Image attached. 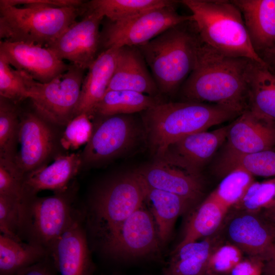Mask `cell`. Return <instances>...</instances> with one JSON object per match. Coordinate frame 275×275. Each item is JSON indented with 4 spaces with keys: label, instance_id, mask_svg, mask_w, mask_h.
Masks as SVG:
<instances>
[{
    "label": "cell",
    "instance_id": "ffe728a7",
    "mask_svg": "<svg viewBox=\"0 0 275 275\" xmlns=\"http://www.w3.org/2000/svg\"><path fill=\"white\" fill-rule=\"evenodd\" d=\"M225 152L245 154L275 147V126L262 121L248 109L229 125Z\"/></svg>",
    "mask_w": 275,
    "mask_h": 275
},
{
    "label": "cell",
    "instance_id": "d6986e66",
    "mask_svg": "<svg viewBox=\"0 0 275 275\" xmlns=\"http://www.w3.org/2000/svg\"><path fill=\"white\" fill-rule=\"evenodd\" d=\"M110 90H128L159 97L156 82L138 47L120 48L115 71L106 91Z\"/></svg>",
    "mask_w": 275,
    "mask_h": 275
},
{
    "label": "cell",
    "instance_id": "5b68a950",
    "mask_svg": "<svg viewBox=\"0 0 275 275\" xmlns=\"http://www.w3.org/2000/svg\"><path fill=\"white\" fill-rule=\"evenodd\" d=\"M179 2L191 11L203 43L228 57L266 64L254 50L242 14L231 1Z\"/></svg>",
    "mask_w": 275,
    "mask_h": 275
},
{
    "label": "cell",
    "instance_id": "83f0119b",
    "mask_svg": "<svg viewBox=\"0 0 275 275\" xmlns=\"http://www.w3.org/2000/svg\"><path fill=\"white\" fill-rule=\"evenodd\" d=\"M178 2L173 0H92L85 2L84 6L85 13H94L111 22H117L146 11L172 5Z\"/></svg>",
    "mask_w": 275,
    "mask_h": 275
},
{
    "label": "cell",
    "instance_id": "4fadbf2b",
    "mask_svg": "<svg viewBox=\"0 0 275 275\" xmlns=\"http://www.w3.org/2000/svg\"><path fill=\"white\" fill-rule=\"evenodd\" d=\"M71 24L48 47L62 60L88 69L100 54V25L103 18L85 13Z\"/></svg>",
    "mask_w": 275,
    "mask_h": 275
},
{
    "label": "cell",
    "instance_id": "6da1fadb",
    "mask_svg": "<svg viewBox=\"0 0 275 275\" xmlns=\"http://www.w3.org/2000/svg\"><path fill=\"white\" fill-rule=\"evenodd\" d=\"M223 55L203 43L196 65L180 87L187 101L222 105L239 114L248 109L251 61Z\"/></svg>",
    "mask_w": 275,
    "mask_h": 275
},
{
    "label": "cell",
    "instance_id": "ab89813d",
    "mask_svg": "<svg viewBox=\"0 0 275 275\" xmlns=\"http://www.w3.org/2000/svg\"><path fill=\"white\" fill-rule=\"evenodd\" d=\"M58 271L50 256L24 268L14 275H58Z\"/></svg>",
    "mask_w": 275,
    "mask_h": 275
},
{
    "label": "cell",
    "instance_id": "ba28073f",
    "mask_svg": "<svg viewBox=\"0 0 275 275\" xmlns=\"http://www.w3.org/2000/svg\"><path fill=\"white\" fill-rule=\"evenodd\" d=\"M85 70L71 64L66 72L47 83L39 82L23 72L28 98L36 114L48 123L66 126L75 116Z\"/></svg>",
    "mask_w": 275,
    "mask_h": 275
},
{
    "label": "cell",
    "instance_id": "277c9868",
    "mask_svg": "<svg viewBox=\"0 0 275 275\" xmlns=\"http://www.w3.org/2000/svg\"><path fill=\"white\" fill-rule=\"evenodd\" d=\"M203 43L193 21L170 28L137 46L160 93H174L194 69Z\"/></svg>",
    "mask_w": 275,
    "mask_h": 275
},
{
    "label": "cell",
    "instance_id": "60d3db41",
    "mask_svg": "<svg viewBox=\"0 0 275 275\" xmlns=\"http://www.w3.org/2000/svg\"><path fill=\"white\" fill-rule=\"evenodd\" d=\"M259 213L267 223L275 231V206Z\"/></svg>",
    "mask_w": 275,
    "mask_h": 275
},
{
    "label": "cell",
    "instance_id": "ac0fdd59",
    "mask_svg": "<svg viewBox=\"0 0 275 275\" xmlns=\"http://www.w3.org/2000/svg\"><path fill=\"white\" fill-rule=\"evenodd\" d=\"M229 128V125L187 135L170 146L164 154L190 173L200 176L201 168L226 140Z\"/></svg>",
    "mask_w": 275,
    "mask_h": 275
},
{
    "label": "cell",
    "instance_id": "f546056e",
    "mask_svg": "<svg viewBox=\"0 0 275 275\" xmlns=\"http://www.w3.org/2000/svg\"><path fill=\"white\" fill-rule=\"evenodd\" d=\"M159 97L128 90L106 91L97 105L94 115L108 116L142 112L160 102Z\"/></svg>",
    "mask_w": 275,
    "mask_h": 275
},
{
    "label": "cell",
    "instance_id": "8d00e7d4",
    "mask_svg": "<svg viewBox=\"0 0 275 275\" xmlns=\"http://www.w3.org/2000/svg\"><path fill=\"white\" fill-rule=\"evenodd\" d=\"M23 202L0 195L1 234L18 241L20 236L21 211Z\"/></svg>",
    "mask_w": 275,
    "mask_h": 275
},
{
    "label": "cell",
    "instance_id": "1f68e13d",
    "mask_svg": "<svg viewBox=\"0 0 275 275\" xmlns=\"http://www.w3.org/2000/svg\"><path fill=\"white\" fill-rule=\"evenodd\" d=\"M19 126L14 102L0 96V160L15 163Z\"/></svg>",
    "mask_w": 275,
    "mask_h": 275
},
{
    "label": "cell",
    "instance_id": "603a6c76",
    "mask_svg": "<svg viewBox=\"0 0 275 275\" xmlns=\"http://www.w3.org/2000/svg\"><path fill=\"white\" fill-rule=\"evenodd\" d=\"M82 163L80 154L58 157L50 165L42 166L26 175L23 181L24 200L43 190L55 193L66 189Z\"/></svg>",
    "mask_w": 275,
    "mask_h": 275
},
{
    "label": "cell",
    "instance_id": "3957f363",
    "mask_svg": "<svg viewBox=\"0 0 275 275\" xmlns=\"http://www.w3.org/2000/svg\"><path fill=\"white\" fill-rule=\"evenodd\" d=\"M142 113L145 137L155 158L180 139L240 115L222 105L190 101L161 102Z\"/></svg>",
    "mask_w": 275,
    "mask_h": 275
},
{
    "label": "cell",
    "instance_id": "e0dca14e",
    "mask_svg": "<svg viewBox=\"0 0 275 275\" xmlns=\"http://www.w3.org/2000/svg\"><path fill=\"white\" fill-rule=\"evenodd\" d=\"M20 148L14 162L23 178L42 166L54 145L53 133L48 122L36 113H27L20 119Z\"/></svg>",
    "mask_w": 275,
    "mask_h": 275
},
{
    "label": "cell",
    "instance_id": "cb8c5ba5",
    "mask_svg": "<svg viewBox=\"0 0 275 275\" xmlns=\"http://www.w3.org/2000/svg\"><path fill=\"white\" fill-rule=\"evenodd\" d=\"M275 126V72L266 64L252 60L248 73V109Z\"/></svg>",
    "mask_w": 275,
    "mask_h": 275
},
{
    "label": "cell",
    "instance_id": "2e32d148",
    "mask_svg": "<svg viewBox=\"0 0 275 275\" xmlns=\"http://www.w3.org/2000/svg\"><path fill=\"white\" fill-rule=\"evenodd\" d=\"M80 210L71 225L59 237L50 253L60 275H93L92 262L84 222Z\"/></svg>",
    "mask_w": 275,
    "mask_h": 275
},
{
    "label": "cell",
    "instance_id": "d4e9b609",
    "mask_svg": "<svg viewBox=\"0 0 275 275\" xmlns=\"http://www.w3.org/2000/svg\"><path fill=\"white\" fill-rule=\"evenodd\" d=\"M225 239L216 234L176 247L163 275H205L212 252Z\"/></svg>",
    "mask_w": 275,
    "mask_h": 275
},
{
    "label": "cell",
    "instance_id": "484cf974",
    "mask_svg": "<svg viewBox=\"0 0 275 275\" xmlns=\"http://www.w3.org/2000/svg\"><path fill=\"white\" fill-rule=\"evenodd\" d=\"M145 187L144 202L154 218L160 242L164 244L170 239L179 216L193 209L195 205L177 195Z\"/></svg>",
    "mask_w": 275,
    "mask_h": 275
},
{
    "label": "cell",
    "instance_id": "d590c367",
    "mask_svg": "<svg viewBox=\"0 0 275 275\" xmlns=\"http://www.w3.org/2000/svg\"><path fill=\"white\" fill-rule=\"evenodd\" d=\"M244 255L238 248L225 239L210 256L206 274L229 275Z\"/></svg>",
    "mask_w": 275,
    "mask_h": 275
},
{
    "label": "cell",
    "instance_id": "d6a6232c",
    "mask_svg": "<svg viewBox=\"0 0 275 275\" xmlns=\"http://www.w3.org/2000/svg\"><path fill=\"white\" fill-rule=\"evenodd\" d=\"M254 181L253 176L248 172L239 169H235L223 176L212 193L230 210L242 199Z\"/></svg>",
    "mask_w": 275,
    "mask_h": 275
},
{
    "label": "cell",
    "instance_id": "44dd1931",
    "mask_svg": "<svg viewBox=\"0 0 275 275\" xmlns=\"http://www.w3.org/2000/svg\"><path fill=\"white\" fill-rule=\"evenodd\" d=\"M231 1L242 14L252 46L258 55L261 58L274 51L275 0Z\"/></svg>",
    "mask_w": 275,
    "mask_h": 275
},
{
    "label": "cell",
    "instance_id": "4dcf8cb0",
    "mask_svg": "<svg viewBox=\"0 0 275 275\" xmlns=\"http://www.w3.org/2000/svg\"><path fill=\"white\" fill-rule=\"evenodd\" d=\"M237 169L244 170L253 176L275 177V150L245 154L225 152L218 165L219 174L224 176Z\"/></svg>",
    "mask_w": 275,
    "mask_h": 275
},
{
    "label": "cell",
    "instance_id": "7c38bea8",
    "mask_svg": "<svg viewBox=\"0 0 275 275\" xmlns=\"http://www.w3.org/2000/svg\"><path fill=\"white\" fill-rule=\"evenodd\" d=\"M224 238L246 256L265 261L275 249V231L259 212L231 209L221 229Z\"/></svg>",
    "mask_w": 275,
    "mask_h": 275
},
{
    "label": "cell",
    "instance_id": "f35d334b",
    "mask_svg": "<svg viewBox=\"0 0 275 275\" xmlns=\"http://www.w3.org/2000/svg\"><path fill=\"white\" fill-rule=\"evenodd\" d=\"M265 260L253 256L244 257L232 269L229 275H263Z\"/></svg>",
    "mask_w": 275,
    "mask_h": 275
},
{
    "label": "cell",
    "instance_id": "e575fe53",
    "mask_svg": "<svg viewBox=\"0 0 275 275\" xmlns=\"http://www.w3.org/2000/svg\"><path fill=\"white\" fill-rule=\"evenodd\" d=\"M0 95L14 102L28 98L24 73L13 69L2 55H0Z\"/></svg>",
    "mask_w": 275,
    "mask_h": 275
},
{
    "label": "cell",
    "instance_id": "8992f818",
    "mask_svg": "<svg viewBox=\"0 0 275 275\" xmlns=\"http://www.w3.org/2000/svg\"><path fill=\"white\" fill-rule=\"evenodd\" d=\"M145 187L133 171L107 180L95 191L87 214L92 231L101 242L143 203Z\"/></svg>",
    "mask_w": 275,
    "mask_h": 275
},
{
    "label": "cell",
    "instance_id": "5bb4252c",
    "mask_svg": "<svg viewBox=\"0 0 275 275\" xmlns=\"http://www.w3.org/2000/svg\"><path fill=\"white\" fill-rule=\"evenodd\" d=\"M134 171L147 186L177 195L195 205L203 195L200 176L190 173L167 154Z\"/></svg>",
    "mask_w": 275,
    "mask_h": 275
},
{
    "label": "cell",
    "instance_id": "7bdbcfd3",
    "mask_svg": "<svg viewBox=\"0 0 275 275\" xmlns=\"http://www.w3.org/2000/svg\"><path fill=\"white\" fill-rule=\"evenodd\" d=\"M261 59L271 70L275 72V50L264 54Z\"/></svg>",
    "mask_w": 275,
    "mask_h": 275
},
{
    "label": "cell",
    "instance_id": "30bf717a",
    "mask_svg": "<svg viewBox=\"0 0 275 275\" xmlns=\"http://www.w3.org/2000/svg\"><path fill=\"white\" fill-rule=\"evenodd\" d=\"M101 243L104 253L116 259L145 257L157 252L161 243L154 218L144 201Z\"/></svg>",
    "mask_w": 275,
    "mask_h": 275
},
{
    "label": "cell",
    "instance_id": "ee69618b",
    "mask_svg": "<svg viewBox=\"0 0 275 275\" xmlns=\"http://www.w3.org/2000/svg\"><path fill=\"white\" fill-rule=\"evenodd\" d=\"M205 275H209V274H205Z\"/></svg>",
    "mask_w": 275,
    "mask_h": 275
},
{
    "label": "cell",
    "instance_id": "9a60e30c",
    "mask_svg": "<svg viewBox=\"0 0 275 275\" xmlns=\"http://www.w3.org/2000/svg\"><path fill=\"white\" fill-rule=\"evenodd\" d=\"M0 55L15 69L41 83L52 80L66 72L71 65L48 47L33 43L1 40Z\"/></svg>",
    "mask_w": 275,
    "mask_h": 275
},
{
    "label": "cell",
    "instance_id": "9c48e42d",
    "mask_svg": "<svg viewBox=\"0 0 275 275\" xmlns=\"http://www.w3.org/2000/svg\"><path fill=\"white\" fill-rule=\"evenodd\" d=\"M178 3L152 9L121 22L106 19L100 31V50L113 47L139 46L151 41L168 29L188 21L191 15L179 14Z\"/></svg>",
    "mask_w": 275,
    "mask_h": 275
},
{
    "label": "cell",
    "instance_id": "b9f144b4",
    "mask_svg": "<svg viewBox=\"0 0 275 275\" xmlns=\"http://www.w3.org/2000/svg\"><path fill=\"white\" fill-rule=\"evenodd\" d=\"M263 275H275V249L269 258L265 261Z\"/></svg>",
    "mask_w": 275,
    "mask_h": 275
},
{
    "label": "cell",
    "instance_id": "836d02e7",
    "mask_svg": "<svg viewBox=\"0 0 275 275\" xmlns=\"http://www.w3.org/2000/svg\"><path fill=\"white\" fill-rule=\"evenodd\" d=\"M275 206V177L254 181L242 199L231 209L260 212Z\"/></svg>",
    "mask_w": 275,
    "mask_h": 275
},
{
    "label": "cell",
    "instance_id": "7402d4cb",
    "mask_svg": "<svg viewBox=\"0 0 275 275\" xmlns=\"http://www.w3.org/2000/svg\"><path fill=\"white\" fill-rule=\"evenodd\" d=\"M119 49L113 47L102 51L88 69L82 81L75 116L86 114L90 118L94 115L95 108L106 92L115 71Z\"/></svg>",
    "mask_w": 275,
    "mask_h": 275
},
{
    "label": "cell",
    "instance_id": "7a4b0ae2",
    "mask_svg": "<svg viewBox=\"0 0 275 275\" xmlns=\"http://www.w3.org/2000/svg\"><path fill=\"white\" fill-rule=\"evenodd\" d=\"M84 4L70 7L73 0H1L0 38L46 47L83 15Z\"/></svg>",
    "mask_w": 275,
    "mask_h": 275
},
{
    "label": "cell",
    "instance_id": "8fae6325",
    "mask_svg": "<svg viewBox=\"0 0 275 275\" xmlns=\"http://www.w3.org/2000/svg\"><path fill=\"white\" fill-rule=\"evenodd\" d=\"M81 154L82 163L96 164L112 159L133 147L143 132L130 115L101 116Z\"/></svg>",
    "mask_w": 275,
    "mask_h": 275
},
{
    "label": "cell",
    "instance_id": "74e56055",
    "mask_svg": "<svg viewBox=\"0 0 275 275\" xmlns=\"http://www.w3.org/2000/svg\"><path fill=\"white\" fill-rule=\"evenodd\" d=\"M93 130V125L89 117L80 114L74 117L66 125L61 139V143L66 149H76L87 144Z\"/></svg>",
    "mask_w": 275,
    "mask_h": 275
},
{
    "label": "cell",
    "instance_id": "4316f807",
    "mask_svg": "<svg viewBox=\"0 0 275 275\" xmlns=\"http://www.w3.org/2000/svg\"><path fill=\"white\" fill-rule=\"evenodd\" d=\"M191 211L182 238L176 247L216 234L221 229L229 210L211 193Z\"/></svg>",
    "mask_w": 275,
    "mask_h": 275
},
{
    "label": "cell",
    "instance_id": "f1b7e54d",
    "mask_svg": "<svg viewBox=\"0 0 275 275\" xmlns=\"http://www.w3.org/2000/svg\"><path fill=\"white\" fill-rule=\"evenodd\" d=\"M48 256L40 246L0 234V275H14Z\"/></svg>",
    "mask_w": 275,
    "mask_h": 275
},
{
    "label": "cell",
    "instance_id": "52a82bcc",
    "mask_svg": "<svg viewBox=\"0 0 275 275\" xmlns=\"http://www.w3.org/2000/svg\"><path fill=\"white\" fill-rule=\"evenodd\" d=\"M68 188L51 196H35L24 200L22 205L21 239L41 247L49 255L56 241L79 210L74 206L72 194Z\"/></svg>",
    "mask_w": 275,
    "mask_h": 275
}]
</instances>
